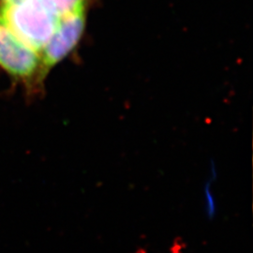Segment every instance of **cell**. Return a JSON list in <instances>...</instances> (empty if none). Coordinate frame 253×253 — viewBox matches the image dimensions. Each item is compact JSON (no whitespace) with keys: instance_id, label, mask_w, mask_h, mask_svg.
Returning <instances> with one entry per match:
<instances>
[{"instance_id":"cell-3","label":"cell","mask_w":253,"mask_h":253,"mask_svg":"<svg viewBox=\"0 0 253 253\" xmlns=\"http://www.w3.org/2000/svg\"><path fill=\"white\" fill-rule=\"evenodd\" d=\"M85 25V9H79L59 20L46 45L41 51L37 82H42L50 70L72 52L81 39Z\"/></svg>"},{"instance_id":"cell-1","label":"cell","mask_w":253,"mask_h":253,"mask_svg":"<svg viewBox=\"0 0 253 253\" xmlns=\"http://www.w3.org/2000/svg\"><path fill=\"white\" fill-rule=\"evenodd\" d=\"M0 18L24 43L40 54L60 20L42 0L0 3Z\"/></svg>"},{"instance_id":"cell-2","label":"cell","mask_w":253,"mask_h":253,"mask_svg":"<svg viewBox=\"0 0 253 253\" xmlns=\"http://www.w3.org/2000/svg\"><path fill=\"white\" fill-rule=\"evenodd\" d=\"M41 54L24 43L0 18V69L14 79L36 80Z\"/></svg>"},{"instance_id":"cell-4","label":"cell","mask_w":253,"mask_h":253,"mask_svg":"<svg viewBox=\"0 0 253 253\" xmlns=\"http://www.w3.org/2000/svg\"><path fill=\"white\" fill-rule=\"evenodd\" d=\"M56 17L63 18L84 8L85 0H42Z\"/></svg>"}]
</instances>
